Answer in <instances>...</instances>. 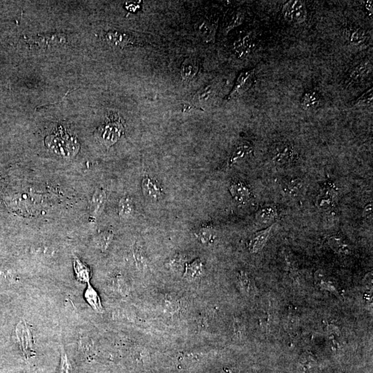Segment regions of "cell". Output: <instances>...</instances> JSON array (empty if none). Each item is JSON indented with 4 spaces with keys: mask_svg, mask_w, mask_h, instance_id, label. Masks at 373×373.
I'll return each instance as SVG.
<instances>
[{
    "mask_svg": "<svg viewBox=\"0 0 373 373\" xmlns=\"http://www.w3.org/2000/svg\"><path fill=\"white\" fill-rule=\"evenodd\" d=\"M46 145L56 155L66 158L74 156L79 150V144L74 136L60 127L56 133L47 136Z\"/></svg>",
    "mask_w": 373,
    "mask_h": 373,
    "instance_id": "obj_1",
    "label": "cell"
},
{
    "mask_svg": "<svg viewBox=\"0 0 373 373\" xmlns=\"http://www.w3.org/2000/svg\"><path fill=\"white\" fill-rule=\"evenodd\" d=\"M97 130L99 138L102 143L107 147H110L120 139L124 129L121 117L118 114H114L109 116L103 125Z\"/></svg>",
    "mask_w": 373,
    "mask_h": 373,
    "instance_id": "obj_2",
    "label": "cell"
},
{
    "mask_svg": "<svg viewBox=\"0 0 373 373\" xmlns=\"http://www.w3.org/2000/svg\"><path fill=\"white\" fill-rule=\"evenodd\" d=\"M281 13L285 21L290 23L302 25L307 21V6L304 1H287L282 7Z\"/></svg>",
    "mask_w": 373,
    "mask_h": 373,
    "instance_id": "obj_3",
    "label": "cell"
},
{
    "mask_svg": "<svg viewBox=\"0 0 373 373\" xmlns=\"http://www.w3.org/2000/svg\"><path fill=\"white\" fill-rule=\"evenodd\" d=\"M254 68L241 71L236 80L233 89L227 96V100H234L242 96L252 86L254 83Z\"/></svg>",
    "mask_w": 373,
    "mask_h": 373,
    "instance_id": "obj_4",
    "label": "cell"
},
{
    "mask_svg": "<svg viewBox=\"0 0 373 373\" xmlns=\"http://www.w3.org/2000/svg\"><path fill=\"white\" fill-rule=\"evenodd\" d=\"M16 336L20 348L26 358L29 359L33 357L35 354L33 348V340L31 332L29 330L25 320L22 319L17 326Z\"/></svg>",
    "mask_w": 373,
    "mask_h": 373,
    "instance_id": "obj_5",
    "label": "cell"
},
{
    "mask_svg": "<svg viewBox=\"0 0 373 373\" xmlns=\"http://www.w3.org/2000/svg\"><path fill=\"white\" fill-rule=\"evenodd\" d=\"M297 156L293 147L287 143L277 144L274 147L272 158L274 162L280 165H285L293 162Z\"/></svg>",
    "mask_w": 373,
    "mask_h": 373,
    "instance_id": "obj_6",
    "label": "cell"
},
{
    "mask_svg": "<svg viewBox=\"0 0 373 373\" xmlns=\"http://www.w3.org/2000/svg\"><path fill=\"white\" fill-rule=\"evenodd\" d=\"M218 84L217 82L212 81L206 86L203 87L198 91L193 97V104L196 106L203 107L208 104L216 96L218 92Z\"/></svg>",
    "mask_w": 373,
    "mask_h": 373,
    "instance_id": "obj_7",
    "label": "cell"
},
{
    "mask_svg": "<svg viewBox=\"0 0 373 373\" xmlns=\"http://www.w3.org/2000/svg\"><path fill=\"white\" fill-rule=\"evenodd\" d=\"M343 36L348 44L354 47H361L368 40V36L364 30L357 27H345L343 29Z\"/></svg>",
    "mask_w": 373,
    "mask_h": 373,
    "instance_id": "obj_8",
    "label": "cell"
},
{
    "mask_svg": "<svg viewBox=\"0 0 373 373\" xmlns=\"http://www.w3.org/2000/svg\"><path fill=\"white\" fill-rule=\"evenodd\" d=\"M254 152V147L250 142L247 140H242L234 147L233 151L230 157L229 165H234L236 162L243 159L247 158L252 155Z\"/></svg>",
    "mask_w": 373,
    "mask_h": 373,
    "instance_id": "obj_9",
    "label": "cell"
},
{
    "mask_svg": "<svg viewBox=\"0 0 373 373\" xmlns=\"http://www.w3.org/2000/svg\"><path fill=\"white\" fill-rule=\"evenodd\" d=\"M255 46L254 37L248 33L241 37L234 44V51L239 58H245L250 54Z\"/></svg>",
    "mask_w": 373,
    "mask_h": 373,
    "instance_id": "obj_10",
    "label": "cell"
},
{
    "mask_svg": "<svg viewBox=\"0 0 373 373\" xmlns=\"http://www.w3.org/2000/svg\"><path fill=\"white\" fill-rule=\"evenodd\" d=\"M373 72V64L369 61L361 62L349 71L348 78L350 81L358 82L368 78Z\"/></svg>",
    "mask_w": 373,
    "mask_h": 373,
    "instance_id": "obj_11",
    "label": "cell"
},
{
    "mask_svg": "<svg viewBox=\"0 0 373 373\" xmlns=\"http://www.w3.org/2000/svg\"><path fill=\"white\" fill-rule=\"evenodd\" d=\"M200 64L196 58H186L181 68V78L184 81L190 82L197 76Z\"/></svg>",
    "mask_w": 373,
    "mask_h": 373,
    "instance_id": "obj_12",
    "label": "cell"
},
{
    "mask_svg": "<svg viewBox=\"0 0 373 373\" xmlns=\"http://www.w3.org/2000/svg\"><path fill=\"white\" fill-rule=\"evenodd\" d=\"M142 189L146 197L151 200H158L161 198L162 191L158 183L150 176H145L142 181Z\"/></svg>",
    "mask_w": 373,
    "mask_h": 373,
    "instance_id": "obj_13",
    "label": "cell"
},
{
    "mask_svg": "<svg viewBox=\"0 0 373 373\" xmlns=\"http://www.w3.org/2000/svg\"><path fill=\"white\" fill-rule=\"evenodd\" d=\"M273 226L274 225L268 227L266 230L256 232L251 237L248 244V248L251 252L256 253L262 249L269 237L270 232L273 230Z\"/></svg>",
    "mask_w": 373,
    "mask_h": 373,
    "instance_id": "obj_14",
    "label": "cell"
},
{
    "mask_svg": "<svg viewBox=\"0 0 373 373\" xmlns=\"http://www.w3.org/2000/svg\"><path fill=\"white\" fill-rule=\"evenodd\" d=\"M231 194L237 203H243L247 201L250 196V190L246 184L241 182L232 183L230 186Z\"/></svg>",
    "mask_w": 373,
    "mask_h": 373,
    "instance_id": "obj_15",
    "label": "cell"
},
{
    "mask_svg": "<svg viewBox=\"0 0 373 373\" xmlns=\"http://www.w3.org/2000/svg\"><path fill=\"white\" fill-rule=\"evenodd\" d=\"M85 297L87 303L91 306V307L96 311L97 312H103L104 310L102 307L100 297L95 289L91 285L90 283L87 284V288L85 290Z\"/></svg>",
    "mask_w": 373,
    "mask_h": 373,
    "instance_id": "obj_16",
    "label": "cell"
},
{
    "mask_svg": "<svg viewBox=\"0 0 373 373\" xmlns=\"http://www.w3.org/2000/svg\"><path fill=\"white\" fill-rule=\"evenodd\" d=\"M204 271V265L201 260L196 259L192 263L186 265L185 277L188 280H198L203 276Z\"/></svg>",
    "mask_w": 373,
    "mask_h": 373,
    "instance_id": "obj_17",
    "label": "cell"
},
{
    "mask_svg": "<svg viewBox=\"0 0 373 373\" xmlns=\"http://www.w3.org/2000/svg\"><path fill=\"white\" fill-rule=\"evenodd\" d=\"M321 102V97L319 94L315 91H308L303 95L302 100H301V105L303 109L306 110L309 109H315L319 105Z\"/></svg>",
    "mask_w": 373,
    "mask_h": 373,
    "instance_id": "obj_18",
    "label": "cell"
},
{
    "mask_svg": "<svg viewBox=\"0 0 373 373\" xmlns=\"http://www.w3.org/2000/svg\"><path fill=\"white\" fill-rule=\"evenodd\" d=\"M106 198H107V196H106L105 191L102 189H97L95 191L91 201L90 208L92 215L95 216L99 215L103 210Z\"/></svg>",
    "mask_w": 373,
    "mask_h": 373,
    "instance_id": "obj_19",
    "label": "cell"
},
{
    "mask_svg": "<svg viewBox=\"0 0 373 373\" xmlns=\"http://www.w3.org/2000/svg\"><path fill=\"white\" fill-rule=\"evenodd\" d=\"M303 182L299 179L285 180L283 183L282 189L287 195L295 196L302 190Z\"/></svg>",
    "mask_w": 373,
    "mask_h": 373,
    "instance_id": "obj_20",
    "label": "cell"
},
{
    "mask_svg": "<svg viewBox=\"0 0 373 373\" xmlns=\"http://www.w3.org/2000/svg\"><path fill=\"white\" fill-rule=\"evenodd\" d=\"M107 36L108 40L116 46H125L126 44L136 42L134 37L121 32H109Z\"/></svg>",
    "mask_w": 373,
    "mask_h": 373,
    "instance_id": "obj_21",
    "label": "cell"
},
{
    "mask_svg": "<svg viewBox=\"0 0 373 373\" xmlns=\"http://www.w3.org/2000/svg\"><path fill=\"white\" fill-rule=\"evenodd\" d=\"M74 270L77 278L83 283H90V270L78 258L74 260Z\"/></svg>",
    "mask_w": 373,
    "mask_h": 373,
    "instance_id": "obj_22",
    "label": "cell"
},
{
    "mask_svg": "<svg viewBox=\"0 0 373 373\" xmlns=\"http://www.w3.org/2000/svg\"><path fill=\"white\" fill-rule=\"evenodd\" d=\"M277 215V211L272 207L267 206L259 209L256 213V218L261 223H268L273 220Z\"/></svg>",
    "mask_w": 373,
    "mask_h": 373,
    "instance_id": "obj_23",
    "label": "cell"
},
{
    "mask_svg": "<svg viewBox=\"0 0 373 373\" xmlns=\"http://www.w3.org/2000/svg\"><path fill=\"white\" fill-rule=\"evenodd\" d=\"M330 247L337 253L340 254H349L350 248L348 244H345L341 238L338 237H332L328 241Z\"/></svg>",
    "mask_w": 373,
    "mask_h": 373,
    "instance_id": "obj_24",
    "label": "cell"
},
{
    "mask_svg": "<svg viewBox=\"0 0 373 373\" xmlns=\"http://www.w3.org/2000/svg\"><path fill=\"white\" fill-rule=\"evenodd\" d=\"M373 102V89L366 91L352 104L353 107H372Z\"/></svg>",
    "mask_w": 373,
    "mask_h": 373,
    "instance_id": "obj_25",
    "label": "cell"
},
{
    "mask_svg": "<svg viewBox=\"0 0 373 373\" xmlns=\"http://www.w3.org/2000/svg\"><path fill=\"white\" fill-rule=\"evenodd\" d=\"M133 208V203L131 198H124L120 201L119 213L123 218H128L132 215Z\"/></svg>",
    "mask_w": 373,
    "mask_h": 373,
    "instance_id": "obj_26",
    "label": "cell"
},
{
    "mask_svg": "<svg viewBox=\"0 0 373 373\" xmlns=\"http://www.w3.org/2000/svg\"><path fill=\"white\" fill-rule=\"evenodd\" d=\"M334 195L335 193H334L333 188L332 189L325 188L318 199L319 206L321 208L330 206L333 203Z\"/></svg>",
    "mask_w": 373,
    "mask_h": 373,
    "instance_id": "obj_27",
    "label": "cell"
},
{
    "mask_svg": "<svg viewBox=\"0 0 373 373\" xmlns=\"http://www.w3.org/2000/svg\"><path fill=\"white\" fill-rule=\"evenodd\" d=\"M113 237H114V234L111 232H105L100 234L95 241L97 247L100 248L102 251L105 250L111 244Z\"/></svg>",
    "mask_w": 373,
    "mask_h": 373,
    "instance_id": "obj_28",
    "label": "cell"
},
{
    "mask_svg": "<svg viewBox=\"0 0 373 373\" xmlns=\"http://www.w3.org/2000/svg\"><path fill=\"white\" fill-rule=\"evenodd\" d=\"M245 20L244 13L241 11H237L234 13L230 22L227 23L226 27L225 28V32L227 33L231 30L236 28V27L240 26Z\"/></svg>",
    "mask_w": 373,
    "mask_h": 373,
    "instance_id": "obj_29",
    "label": "cell"
},
{
    "mask_svg": "<svg viewBox=\"0 0 373 373\" xmlns=\"http://www.w3.org/2000/svg\"><path fill=\"white\" fill-rule=\"evenodd\" d=\"M71 366L68 360L67 355L63 347L61 348V369H60V373H71Z\"/></svg>",
    "mask_w": 373,
    "mask_h": 373,
    "instance_id": "obj_30",
    "label": "cell"
},
{
    "mask_svg": "<svg viewBox=\"0 0 373 373\" xmlns=\"http://www.w3.org/2000/svg\"><path fill=\"white\" fill-rule=\"evenodd\" d=\"M300 364H302L304 369L306 371V370L311 369L312 366L315 365L316 360L314 356L306 352L301 358Z\"/></svg>",
    "mask_w": 373,
    "mask_h": 373,
    "instance_id": "obj_31",
    "label": "cell"
},
{
    "mask_svg": "<svg viewBox=\"0 0 373 373\" xmlns=\"http://www.w3.org/2000/svg\"><path fill=\"white\" fill-rule=\"evenodd\" d=\"M212 232H213V231H212V229H210V227L203 228V230L200 231L199 233H198V237H199L202 242H210V241H211L214 238Z\"/></svg>",
    "mask_w": 373,
    "mask_h": 373,
    "instance_id": "obj_32",
    "label": "cell"
},
{
    "mask_svg": "<svg viewBox=\"0 0 373 373\" xmlns=\"http://www.w3.org/2000/svg\"><path fill=\"white\" fill-rule=\"evenodd\" d=\"M80 348H81L82 351L85 352V355L86 354L87 355V354H90L89 352H92L93 345L90 341H88L87 338H85L81 340V342L80 343Z\"/></svg>",
    "mask_w": 373,
    "mask_h": 373,
    "instance_id": "obj_33",
    "label": "cell"
},
{
    "mask_svg": "<svg viewBox=\"0 0 373 373\" xmlns=\"http://www.w3.org/2000/svg\"><path fill=\"white\" fill-rule=\"evenodd\" d=\"M133 254H134L135 259H136L137 264L139 267L140 269L144 268L145 267V260H144L143 255L141 252L138 250V248H135L134 251H133Z\"/></svg>",
    "mask_w": 373,
    "mask_h": 373,
    "instance_id": "obj_34",
    "label": "cell"
},
{
    "mask_svg": "<svg viewBox=\"0 0 373 373\" xmlns=\"http://www.w3.org/2000/svg\"><path fill=\"white\" fill-rule=\"evenodd\" d=\"M239 282H240L241 286L243 287L244 290L248 292L249 289V280H248L247 275L243 272L239 275Z\"/></svg>",
    "mask_w": 373,
    "mask_h": 373,
    "instance_id": "obj_35",
    "label": "cell"
},
{
    "mask_svg": "<svg viewBox=\"0 0 373 373\" xmlns=\"http://www.w3.org/2000/svg\"><path fill=\"white\" fill-rule=\"evenodd\" d=\"M169 267L174 270H179L180 268H182V258L181 257H174L172 258L171 261H169Z\"/></svg>",
    "mask_w": 373,
    "mask_h": 373,
    "instance_id": "obj_36",
    "label": "cell"
},
{
    "mask_svg": "<svg viewBox=\"0 0 373 373\" xmlns=\"http://www.w3.org/2000/svg\"><path fill=\"white\" fill-rule=\"evenodd\" d=\"M364 216L366 218L372 219L373 217V204L369 203L365 207L364 210Z\"/></svg>",
    "mask_w": 373,
    "mask_h": 373,
    "instance_id": "obj_37",
    "label": "cell"
},
{
    "mask_svg": "<svg viewBox=\"0 0 373 373\" xmlns=\"http://www.w3.org/2000/svg\"><path fill=\"white\" fill-rule=\"evenodd\" d=\"M364 6H365L366 11L369 13L370 16L372 18L373 14V1H371H371H366L365 4H364Z\"/></svg>",
    "mask_w": 373,
    "mask_h": 373,
    "instance_id": "obj_38",
    "label": "cell"
}]
</instances>
